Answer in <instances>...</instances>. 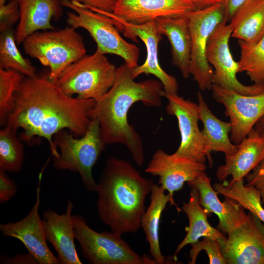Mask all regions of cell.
<instances>
[{
	"label": "cell",
	"instance_id": "1",
	"mask_svg": "<svg viewBox=\"0 0 264 264\" xmlns=\"http://www.w3.org/2000/svg\"><path fill=\"white\" fill-rule=\"evenodd\" d=\"M96 101L70 96L63 92L48 75L23 78L14 96V106L7 122L23 130L21 139L34 144L36 137L45 138L52 157L59 152L52 138L68 129L77 136L86 132Z\"/></svg>",
	"mask_w": 264,
	"mask_h": 264
},
{
	"label": "cell",
	"instance_id": "2",
	"mask_svg": "<svg viewBox=\"0 0 264 264\" xmlns=\"http://www.w3.org/2000/svg\"><path fill=\"white\" fill-rule=\"evenodd\" d=\"M164 89L158 79L134 81L131 68L124 62L116 69L114 82L91 110V119L98 121L101 136L106 144L124 145L138 166L143 165L145 153L139 134L128 120L131 107L141 102L149 107L160 108Z\"/></svg>",
	"mask_w": 264,
	"mask_h": 264
},
{
	"label": "cell",
	"instance_id": "3",
	"mask_svg": "<svg viewBox=\"0 0 264 264\" xmlns=\"http://www.w3.org/2000/svg\"><path fill=\"white\" fill-rule=\"evenodd\" d=\"M153 184L129 161L109 156L96 189L100 220L120 235L137 232Z\"/></svg>",
	"mask_w": 264,
	"mask_h": 264
},
{
	"label": "cell",
	"instance_id": "4",
	"mask_svg": "<svg viewBox=\"0 0 264 264\" xmlns=\"http://www.w3.org/2000/svg\"><path fill=\"white\" fill-rule=\"evenodd\" d=\"M52 140L60 150L58 156L52 157L54 168L78 173L86 189L96 192L97 183L93 178L92 169L106 145L98 121L91 119L86 133L80 138L63 129L55 133Z\"/></svg>",
	"mask_w": 264,
	"mask_h": 264
},
{
	"label": "cell",
	"instance_id": "5",
	"mask_svg": "<svg viewBox=\"0 0 264 264\" xmlns=\"http://www.w3.org/2000/svg\"><path fill=\"white\" fill-rule=\"evenodd\" d=\"M22 44L27 55L49 67L48 76L55 82L67 66L86 54L82 37L70 26L35 32Z\"/></svg>",
	"mask_w": 264,
	"mask_h": 264
},
{
	"label": "cell",
	"instance_id": "6",
	"mask_svg": "<svg viewBox=\"0 0 264 264\" xmlns=\"http://www.w3.org/2000/svg\"><path fill=\"white\" fill-rule=\"evenodd\" d=\"M61 4L74 11L67 13V23L69 26L75 29H86L96 44V51L103 55L119 56L131 68L138 66L139 48L122 38L111 18L76 1L62 0Z\"/></svg>",
	"mask_w": 264,
	"mask_h": 264
},
{
	"label": "cell",
	"instance_id": "7",
	"mask_svg": "<svg viewBox=\"0 0 264 264\" xmlns=\"http://www.w3.org/2000/svg\"><path fill=\"white\" fill-rule=\"evenodd\" d=\"M117 68L105 55L97 51L85 55L67 66L56 81L66 95L96 101L112 86Z\"/></svg>",
	"mask_w": 264,
	"mask_h": 264
},
{
	"label": "cell",
	"instance_id": "8",
	"mask_svg": "<svg viewBox=\"0 0 264 264\" xmlns=\"http://www.w3.org/2000/svg\"><path fill=\"white\" fill-rule=\"evenodd\" d=\"M75 239L83 257L91 264H151L148 256L134 251L120 235L112 231L97 232L87 224L86 219L72 215Z\"/></svg>",
	"mask_w": 264,
	"mask_h": 264
},
{
	"label": "cell",
	"instance_id": "9",
	"mask_svg": "<svg viewBox=\"0 0 264 264\" xmlns=\"http://www.w3.org/2000/svg\"><path fill=\"white\" fill-rule=\"evenodd\" d=\"M224 8L220 2L197 9L188 15L191 34L190 74L202 90H211L214 69L208 63L206 51L210 36L224 21Z\"/></svg>",
	"mask_w": 264,
	"mask_h": 264
},
{
	"label": "cell",
	"instance_id": "10",
	"mask_svg": "<svg viewBox=\"0 0 264 264\" xmlns=\"http://www.w3.org/2000/svg\"><path fill=\"white\" fill-rule=\"evenodd\" d=\"M232 33L230 24L223 22L216 26L209 38L206 56L214 69L213 84L245 95L264 93V85L254 84L245 86L237 79L239 63L234 60L229 46Z\"/></svg>",
	"mask_w": 264,
	"mask_h": 264
},
{
	"label": "cell",
	"instance_id": "11",
	"mask_svg": "<svg viewBox=\"0 0 264 264\" xmlns=\"http://www.w3.org/2000/svg\"><path fill=\"white\" fill-rule=\"evenodd\" d=\"M98 13L111 18L115 26L125 37L138 43L137 37L144 43L147 50L145 62L140 66L131 68V74L133 79L142 74L154 75L162 84L167 94H177L178 85L176 79L160 66L158 56V46L162 40L156 28L155 20L143 24L128 22L115 17L112 13L98 11Z\"/></svg>",
	"mask_w": 264,
	"mask_h": 264
},
{
	"label": "cell",
	"instance_id": "12",
	"mask_svg": "<svg viewBox=\"0 0 264 264\" xmlns=\"http://www.w3.org/2000/svg\"><path fill=\"white\" fill-rule=\"evenodd\" d=\"M227 237L217 240L226 264H264V223L249 212Z\"/></svg>",
	"mask_w": 264,
	"mask_h": 264
},
{
	"label": "cell",
	"instance_id": "13",
	"mask_svg": "<svg viewBox=\"0 0 264 264\" xmlns=\"http://www.w3.org/2000/svg\"><path fill=\"white\" fill-rule=\"evenodd\" d=\"M211 90L214 98L225 107L232 126L231 140L238 145L264 115V93L245 95L215 84Z\"/></svg>",
	"mask_w": 264,
	"mask_h": 264
},
{
	"label": "cell",
	"instance_id": "14",
	"mask_svg": "<svg viewBox=\"0 0 264 264\" xmlns=\"http://www.w3.org/2000/svg\"><path fill=\"white\" fill-rule=\"evenodd\" d=\"M164 97L168 101L166 112L176 118L180 134V145L174 154L205 164L206 155L201 132L198 126L199 119L198 104L177 94L164 92Z\"/></svg>",
	"mask_w": 264,
	"mask_h": 264
},
{
	"label": "cell",
	"instance_id": "15",
	"mask_svg": "<svg viewBox=\"0 0 264 264\" xmlns=\"http://www.w3.org/2000/svg\"><path fill=\"white\" fill-rule=\"evenodd\" d=\"M42 177V172L39 176L36 201L29 213L17 222L0 224V231L4 236L21 241L38 264H60L57 257L48 246L43 220L39 213Z\"/></svg>",
	"mask_w": 264,
	"mask_h": 264
},
{
	"label": "cell",
	"instance_id": "16",
	"mask_svg": "<svg viewBox=\"0 0 264 264\" xmlns=\"http://www.w3.org/2000/svg\"><path fill=\"white\" fill-rule=\"evenodd\" d=\"M205 164L190 159L169 154L162 149L153 154L145 172L159 177L158 184L174 200L175 192L181 190L185 182L193 181L205 172Z\"/></svg>",
	"mask_w": 264,
	"mask_h": 264
},
{
	"label": "cell",
	"instance_id": "17",
	"mask_svg": "<svg viewBox=\"0 0 264 264\" xmlns=\"http://www.w3.org/2000/svg\"><path fill=\"white\" fill-rule=\"evenodd\" d=\"M197 9L188 0H117L112 14L139 24L162 17L188 16Z\"/></svg>",
	"mask_w": 264,
	"mask_h": 264
},
{
	"label": "cell",
	"instance_id": "18",
	"mask_svg": "<svg viewBox=\"0 0 264 264\" xmlns=\"http://www.w3.org/2000/svg\"><path fill=\"white\" fill-rule=\"evenodd\" d=\"M74 204L68 199L66 212L59 214L47 209L43 213V223L47 241L57 253L60 264H82L75 248L72 212Z\"/></svg>",
	"mask_w": 264,
	"mask_h": 264
},
{
	"label": "cell",
	"instance_id": "19",
	"mask_svg": "<svg viewBox=\"0 0 264 264\" xmlns=\"http://www.w3.org/2000/svg\"><path fill=\"white\" fill-rule=\"evenodd\" d=\"M195 186L199 192L200 205L210 214L214 213L219 218L217 228L227 234L246 219L245 209L235 201L225 197L221 202L218 194L211 185V179L204 172L197 178L188 182Z\"/></svg>",
	"mask_w": 264,
	"mask_h": 264
},
{
	"label": "cell",
	"instance_id": "20",
	"mask_svg": "<svg viewBox=\"0 0 264 264\" xmlns=\"http://www.w3.org/2000/svg\"><path fill=\"white\" fill-rule=\"evenodd\" d=\"M237 145V151L225 154L224 164L217 169L216 176L220 181L230 176L232 180L243 179L264 159V138L254 128Z\"/></svg>",
	"mask_w": 264,
	"mask_h": 264
},
{
	"label": "cell",
	"instance_id": "21",
	"mask_svg": "<svg viewBox=\"0 0 264 264\" xmlns=\"http://www.w3.org/2000/svg\"><path fill=\"white\" fill-rule=\"evenodd\" d=\"M62 0H18L20 18L15 33L18 44L33 33L54 29L52 19H59L63 14Z\"/></svg>",
	"mask_w": 264,
	"mask_h": 264
},
{
	"label": "cell",
	"instance_id": "22",
	"mask_svg": "<svg viewBox=\"0 0 264 264\" xmlns=\"http://www.w3.org/2000/svg\"><path fill=\"white\" fill-rule=\"evenodd\" d=\"M159 33L168 39L172 63L186 79L190 74L191 34L188 16L162 17L155 20Z\"/></svg>",
	"mask_w": 264,
	"mask_h": 264
},
{
	"label": "cell",
	"instance_id": "23",
	"mask_svg": "<svg viewBox=\"0 0 264 264\" xmlns=\"http://www.w3.org/2000/svg\"><path fill=\"white\" fill-rule=\"evenodd\" d=\"M199 120L203 125L201 131L204 150L210 165L212 164L210 153L220 152L225 154H232L237 150V145L231 140L229 134L231 124L217 118L209 109L200 92L197 94Z\"/></svg>",
	"mask_w": 264,
	"mask_h": 264
},
{
	"label": "cell",
	"instance_id": "24",
	"mask_svg": "<svg viewBox=\"0 0 264 264\" xmlns=\"http://www.w3.org/2000/svg\"><path fill=\"white\" fill-rule=\"evenodd\" d=\"M165 192L160 185L154 183L150 192L149 206L141 220V227L149 243L151 256L157 264H165L166 262L161 251L159 242V231L161 214L168 202L176 206L178 212L181 211L169 194H166Z\"/></svg>",
	"mask_w": 264,
	"mask_h": 264
},
{
	"label": "cell",
	"instance_id": "25",
	"mask_svg": "<svg viewBox=\"0 0 264 264\" xmlns=\"http://www.w3.org/2000/svg\"><path fill=\"white\" fill-rule=\"evenodd\" d=\"M190 198L187 202H183L181 211L184 212L189 220V226L185 228L187 234L177 245L173 259L177 260V255L186 245L197 242L201 237L218 240L225 236L219 230L213 227L207 220L209 214L200 205L199 192L195 186H191Z\"/></svg>",
	"mask_w": 264,
	"mask_h": 264
},
{
	"label": "cell",
	"instance_id": "26",
	"mask_svg": "<svg viewBox=\"0 0 264 264\" xmlns=\"http://www.w3.org/2000/svg\"><path fill=\"white\" fill-rule=\"evenodd\" d=\"M229 24L232 37L250 44L257 43L264 35V0H247Z\"/></svg>",
	"mask_w": 264,
	"mask_h": 264
},
{
	"label": "cell",
	"instance_id": "27",
	"mask_svg": "<svg viewBox=\"0 0 264 264\" xmlns=\"http://www.w3.org/2000/svg\"><path fill=\"white\" fill-rule=\"evenodd\" d=\"M214 188L218 194L235 201L264 223V208L259 192L253 186L245 185L243 179L230 182L225 180L214 184Z\"/></svg>",
	"mask_w": 264,
	"mask_h": 264
},
{
	"label": "cell",
	"instance_id": "28",
	"mask_svg": "<svg viewBox=\"0 0 264 264\" xmlns=\"http://www.w3.org/2000/svg\"><path fill=\"white\" fill-rule=\"evenodd\" d=\"M18 129L7 122L0 131V169L5 172L16 173L22 168L24 148L17 136Z\"/></svg>",
	"mask_w": 264,
	"mask_h": 264
},
{
	"label": "cell",
	"instance_id": "29",
	"mask_svg": "<svg viewBox=\"0 0 264 264\" xmlns=\"http://www.w3.org/2000/svg\"><path fill=\"white\" fill-rule=\"evenodd\" d=\"M11 28L0 32V68L16 70L28 77L36 75V67L22 55Z\"/></svg>",
	"mask_w": 264,
	"mask_h": 264
},
{
	"label": "cell",
	"instance_id": "30",
	"mask_svg": "<svg viewBox=\"0 0 264 264\" xmlns=\"http://www.w3.org/2000/svg\"><path fill=\"white\" fill-rule=\"evenodd\" d=\"M241 56L239 72H245L256 84H264V35L257 43L248 44L238 40Z\"/></svg>",
	"mask_w": 264,
	"mask_h": 264
},
{
	"label": "cell",
	"instance_id": "31",
	"mask_svg": "<svg viewBox=\"0 0 264 264\" xmlns=\"http://www.w3.org/2000/svg\"><path fill=\"white\" fill-rule=\"evenodd\" d=\"M23 75L11 69L0 68V124L4 126L13 110L15 94Z\"/></svg>",
	"mask_w": 264,
	"mask_h": 264
},
{
	"label": "cell",
	"instance_id": "32",
	"mask_svg": "<svg viewBox=\"0 0 264 264\" xmlns=\"http://www.w3.org/2000/svg\"><path fill=\"white\" fill-rule=\"evenodd\" d=\"M189 264H195L197 256L201 250H205L208 255L210 264H226L222 255L220 244L217 240L203 237L202 241H198L191 244Z\"/></svg>",
	"mask_w": 264,
	"mask_h": 264
},
{
	"label": "cell",
	"instance_id": "33",
	"mask_svg": "<svg viewBox=\"0 0 264 264\" xmlns=\"http://www.w3.org/2000/svg\"><path fill=\"white\" fill-rule=\"evenodd\" d=\"M20 11L18 0H10L7 3L0 4V31L11 28L19 21Z\"/></svg>",
	"mask_w": 264,
	"mask_h": 264
},
{
	"label": "cell",
	"instance_id": "34",
	"mask_svg": "<svg viewBox=\"0 0 264 264\" xmlns=\"http://www.w3.org/2000/svg\"><path fill=\"white\" fill-rule=\"evenodd\" d=\"M248 186H253L259 192L264 204V159L245 176Z\"/></svg>",
	"mask_w": 264,
	"mask_h": 264
},
{
	"label": "cell",
	"instance_id": "35",
	"mask_svg": "<svg viewBox=\"0 0 264 264\" xmlns=\"http://www.w3.org/2000/svg\"><path fill=\"white\" fill-rule=\"evenodd\" d=\"M16 183L7 175L6 172L0 169V203H6L15 196L17 192Z\"/></svg>",
	"mask_w": 264,
	"mask_h": 264
},
{
	"label": "cell",
	"instance_id": "36",
	"mask_svg": "<svg viewBox=\"0 0 264 264\" xmlns=\"http://www.w3.org/2000/svg\"><path fill=\"white\" fill-rule=\"evenodd\" d=\"M81 4L89 9H96L105 12H113L117 0H69Z\"/></svg>",
	"mask_w": 264,
	"mask_h": 264
},
{
	"label": "cell",
	"instance_id": "37",
	"mask_svg": "<svg viewBox=\"0 0 264 264\" xmlns=\"http://www.w3.org/2000/svg\"><path fill=\"white\" fill-rule=\"evenodd\" d=\"M0 263L2 264H38L35 258L29 253L18 254L11 257L1 255Z\"/></svg>",
	"mask_w": 264,
	"mask_h": 264
},
{
	"label": "cell",
	"instance_id": "38",
	"mask_svg": "<svg viewBox=\"0 0 264 264\" xmlns=\"http://www.w3.org/2000/svg\"><path fill=\"white\" fill-rule=\"evenodd\" d=\"M247 0H220L224 8V21L230 22L233 16L237 10Z\"/></svg>",
	"mask_w": 264,
	"mask_h": 264
},
{
	"label": "cell",
	"instance_id": "39",
	"mask_svg": "<svg viewBox=\"0 0 264 264\" xmlns=\"http://www.w3.org/2000/svg\"><path fill=\"white\" fill-rule=\"evenodd\" d=\"M197 9H201L213 5L220 0H188Z\"/></svg>",
	"mask_w": 264,
	"mask_h": 264
},
{
	"label": "cell",
	"instance_id": "40",
	"mask_svg": "<svg viewBox=\"0 0 264 264\" xmlns=\"http://www.w3.org/2000/svg\"><path fill=\"white\" fill-rule=\"evenodd\" d=\"M254 128L257 132L264 138V115L257 122Z\"/></svg>",
	"mask_w": 264,
	"mask_h": 264
},
{
	"label": "cell",
	"instance_id": "41",
	"mask_svg": "<svg viewBox=\"0 0 264 264\" xmlns=\"http://www.w3.org/2000/svg\"><path fill=\"white\" fill-rule=\"evenodd\" d=\"M7 0H0V4H4Z\"/></svg>",
	"mask_w": 264,
	"mask_h": 264
},
{
	"label": "cell",
	"instance_id": "42",
	"mask_svg": "<svg viewBox=\"0 0 264 264\" xmlns=\"http://www.w3.org/2000/svg\"></svg>",
	"mask_w": 264,
	"mask_h": 264
}]
</instances>
